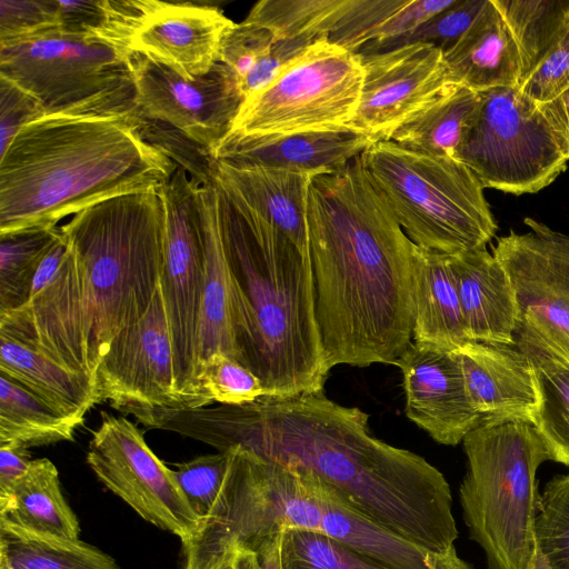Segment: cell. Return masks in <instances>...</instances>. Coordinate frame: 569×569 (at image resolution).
<instances>
[{
    "label": "cell",
    "instance_id": "1",
    "mask_svg": "<svg viewBox=\"0 0 569 569\" xmlns=\"http://www.w3.org/2000/svg\"><path fill=\"white\" fill-rule=\"evenodd\" d=\"M368 420L321 391L167 410L158 428L311 475L387 530L435 553L455 550L458 529L445 476L421 456L375 438Z\"/></svg>",
    "mask_w": 569,
    "mask_h": 569
},
{
    "label": "cell",
    "instance_id": "2",
    "mask_svg": "<svg viewBox=\"0 0 569 569\" xmlns=\"http://www.w3.org/2000/svg\"><path fill=\"white\" fill-rule=\"evenodd\" d=\"M307 237L316 322L329 370L396 365L413 339L416 244L361 156L312 176Z\"/></svg>",
    "mask_w": 569,
    "mask_h": 569
},
{
    "label": "cell",
    "instance_id": "3",
    "mask_svg": "<svg viewBox=\"0 0 569 569\" xmlns=\"http://www.w3.org/2000/svg\"><path fill=\"white\" fill-rule=\"evenodd\" d=\"M178 164L136 113L44 114L0 154V236L52 228L113 197L159 190Z\"/></svg>",
    "mask_w": 569,
    "mask_h": 569
},
{
    "label": "cell",
    "instance_id": "4",
    "mask_svg": "<svg viewBox=\"0 0 569 569\" xmlns=\"http://www.w3.org/2000/svg\"><path fill=\"white\" fill-rule=\"evenodd\" d=\"M217 188L232 283L236 360L260 379L267 397L323 391L330 370L316 322L309 254Z\"/></svg>",
    "mask_w": 569,
    "mask_h": 569
},
{
    "label": "cell",
    "instance_id": "5",
    "mask_svg": "<svg viewBox=\"0 0 569 569\" xmlns=\"http://www.w3.org/2000/svg\"><path fill=\"white\" fill-rule=\"evenodd\" d=\"M60 228L86 276L96 372L111 340L144 316L160 287L164 213L159 190L110 198Z\"/></svg>",
    "mask_w": 569,
    "mask_h": 569
},
{
    "label": "cell",
    "instance_id": "6",
    "mask_svg": "<svg viewBox=\"0 0 569 569\" xmlns=\"http://www.w3.org/2000/svg\"><path fill=\"white\" fill-rule=\"evenodd\" d=\"M467 472L459 488L470 538L488 569H528L540 496L536 473L549 460L532 423H480L462 441Z\"/></svg>",
    "mask_w": 569,
    "mask_h": 569
},
{
    "label": "cell",
    "instance_id": "7",
    "mask_svg": "<svg viewBox=\"0 0 569 569\" xmlns=\"http://www.w3.org/2000/svg\"><path fill=\"white\" fill-rule=\"evenodd\" d=\"M363 167L407 237L442 254L486 248L497 223L473 172L460 161L378 141Z\"/></svg>",
    "mask_w": 569,
    "mask_h": 569
},
{
    "label": "cell",
    "instance_id": "8",
    "mask_svg": "<svg viewBox=\"0 0 569 569\" xmlns=\"http://www.w3.org/2000/svg\"><path fill=\"white\" fill-rule=\"evenodd\" d=\"M229 450L230 467L212 511L196 536L182 543L184 563L229 540L257 552L283 529L320 531L326 485L243 448Z\"/></svg>",
    "mask_w": 569,
    "mask_h": 569
},
{
    "label": "cell",
    "instance_id": "9",
    "mask_svg": "<svg viewBox=\"0 0 569 569\" xmlns=\"http://www.w3.org/2000/svg\"><path fill=\"white\" fill-rule=\"evenodd\" d=\"M480 96L455 159L483 188L519 196L549 186L567 167L569 143L541 104L519 87Z\"/></svg>",
    "mask_w": 569,
    "mask_h": 569
},
{
    "label": "cell",
    "instance_id": "10",
    "mask_svg": "<svg viewBox=\"0 0 569 569\" xmlns=\"http://www.w3.org/2000/svg\"><path fill=\"white\" fill-rule=\"evenodd\" d=\"M129 62L59 31L0 49V76L37 99L46 114L138 112Z\"/></svg>",
    "mask_w": 569,
    "mask_h": 569
},
{
    "label": "cell",
    "instance_id": "11",
    "mask_svg": "<svg viewBox=\"0 0 569 569\" xmlns=\"http://www.w3.org/2000/svg\"><path fill=\"white\" fill-rule=\"evenodd\" d=\"M362 82L358 54L318 41L242 102L226 136L349 129Z\"/></svg>",
    "mask_w": 569,
    "mask_h": 569
},
{
    "label": "cell",
    "instance_id": "12",
    "mask_svg": "<svg viewBox=\"0 0 569 569\" xmlns=\"http://www.w3.org/2000/svg\"><path fill=\"white\" fill-rule=\"evenodd\" d=\"M179 166L159 188L164 213V262L160 280L173 353L176 391L182 409L209 406L199 383V345L204 258L196 190Z\"/></svg>",
    "mask_w": 569,
    "mask_h": 569
},
{
    "label": "cell",
    "instance_id": "13",
    "mask_svg": "<svg viewBox=\"0 0 569 569\" xmlns=\"http://www.w3.org/2000/svg\"><path fill=\"white\" fill-rule=\"evenodd\" d=\"M525 223L530 231H511L492 249L516 293L515 345L569 361V234L530 218Z\"/></svg>",
    "mask_w": 569,
    "mask_h": 569
},
{
    "label": "cell",
    "instance_id": "14",
    "mask_svg": "<svg viewBox=\"0 0 569 569\" xmlns=\"http://www.w3.org/2000/svg\"><path fill=\"white\" fill-rule=\"evenodd\" d=\"M87 463L104 487L151 525L190 541L201 521L172 471L124 417L102 412L88 446Z\"/></svg>",
    "mask_w": 569,
    "mask_h": 569
},
{
    "label": "cell",
    "instance_id": "15",
    "mask_svg": "<svg viewBox=\"0 0 569 569\" xmlns=\"http://www.w3.org/2000/svg\"><path fill=\"white\" fill-rule=\"evenodd\" d=\"M96 378L100 401L140 422L160 410L182 409L160 287L144 316L111 340Z\"/></svg>",
    "mask_w": 569,
    "mask_h": 569
},
{
    "label": "cell",
    "instance_id": "16",
    "mask_svg": "<svg viewBox=\"0 0 569 569\" xmlns=\"http://www.w3.org/2000/svg\"><path fill=\"white\" fill-rule=\"evenodd\" d=\"M129 68L140 116L171 126L212 154L243 102L238 81L222 62L193 80L132 53Z\"/></svg>",
    "mask_w": 569,
    "mask_h": 569
},
{
    "label": "cell",
    "instance_id": "17",
    "mask_svg": "<svg viewBox=\"0 0 569 569\" xmlns=\"http://www.w3.org/2000/svg\"><path fill=\"white\" fill-rule=\"evenodd\" d=\"M91 329L83 267L69 241L53 276L22 307L0 315L1 333L73 372L96 377L90 360Z\"/></svg>",
    "mask_w": 569,
    "mask_h": 569
},
{
    "label": "cell",
    "instance_id": "18",
    "mask_svg": "<svg viewBox=\"0 0 569 569\" xmlns=\"http://www.w3.org/2000/svg\"><path fill=\"white\" fill-rule=\"evenodd\" d=\"M358 56L363 82L349 129L372 142L390 140L449 84L443 53L432 44L412 43Z\"/></svg>",
    "mask_w": 569,
    "mask_h": 569
},
{
    "label": "cell",
    "instance_id": "19",
    "mask_svg": "<svg viewBox=\"0 0 569 569\" xmlns=\"http://www.w3.org/2000/svg\"><path fill=\"white\" fill-rule=\"evenodd\" d=\"M396 366L402 373L407 417L435 441L457 446L479 425L457 351L412 341Z\"/></svg>",
    "mask_w": 569,
    "mask_h": 569
},
{
    "label": "cell",
    "instance_id": "20",
    "mask_svg": "<svg viewBox=\"0 0 569 569\" xmlns=\"http://www.w3.org/2000/svg\"><path fill=\"white\" fill-rule=\"evenodd\" d=\"M233 26L218 7L156 0L130 50L193 80L219 62L222 41Z\"/></svg>",
    "mask_w": 569,
    "mask_h": 569
},
{
    "label": "cell",
    "instance_id": "21",
    "mask_svg": "<svg viewBox=\"0 0 569 569\" xmlns=\"http://www.w3.org/2000/svg\"><path fill=\"white\" fill-rule=\"evenodd\" d=\"M480 423H532L539 406L535 369L516 345L470 341L456 350Z\"/></svg>",
    "mask_w": 569,
    "mask_h": 569
},
{
    "label": "cell",
    "instance_id": "22",
    "mask_svg": "<svg viewBox=\"0 0 569 569\" xmlns=\"http://www.w3.org/2000/svg\"><path fill=\"white\" fill-rule=\"evenodd\" d=\"M371 143L369 138L351 129L226 136L212 157L239 164L318 174L345 166Z\"/></svg>",
    "mask_w": 569,
    "mask_h": 569
},
{
    "label": "cell",
    "instance_id": "23",
    "mask_svg": "<svg viewBox=\"0 0 569 569\" xmlns=\"http://www.w3.org/2000/svg\"><path fill=\"white\" fill-rule=\"evenodd\" d=\"M472 341L515 345L518 307L511 281L486 248L447 254Z\"/></svg>",
    "mask_w": 569,
    "mask_h": 569
},
{
    "label": "cell",
    "instance_id": "24",
    "mask_svg": "<svg viewBox=\"0 0 569 569\" xmlns=\"http://www.w3.org/2000/svg\"><path fill=\"white\" fill-rule=\"evenodd\" d=\"M315 174L217 159L214 181L308 253L307 204Z\"/></svg>",
    "mask_w": 569,
    "mask_h": 569
},
{
    "label": "cell",
    "instance_id": "25",
    "mask_svg": "<svg viewBox=\"0 0 569 569\" xmlns=\"http://www.w3.org/2000/svg\"><path fill=\"white\" fill-rule=\"evenodd\" d=\"M443 53L449 84L477 92L521 83L518 46L492 0L465 34Z\"/></svg>",
    "mask_w": 569,
    "mask_h": 569
},
{
    "label": "cell",
    "instance_id": "26",
    "mask_svg": "<svg viewBox=\"0 0 569 569\" xmlns=\"http://www.w3.org/2000/svg\"><path fill=\"white\" fill-rule=\"evenodd\" d=\"M196 200L206 274L199 345L200 368L204 360L217 352L236 359V346L231 273L221 228L219 191L214 180L197 187Z\"/></svg>",
    "mask_w": 569,
    "mask_h": 569
},
{
    "label": "cell",
    "instance_id": "27",
    "mask_svg": "<svg viewBox=\"0 0 569 569\" xmlns=\"http://www.w3.org/2000/svg\"><path fill=\"white\" fill-rule=\"evenodd\" d=\"M319 532L389 569H472L456 549L435 553L379 526L328 486Z\"/></svg>",
    "mask_w": 569,
    "mask_h": 569
},
{
    "label": "cell",
    "instance_id": "28",
    "mask_svg": "<svg viewBox=\"0 0 569 569\" xmlns=\"http://www.w3.org/2000/svg\"><path fill=\"white\" fill-rule=\"evenodd\" d=\"M412 300V341L453 351L472 341L465 327L447 254L416 244Z\"/></svg>",
    "mask_w": 569,
    "mask_h": 569
},
{
    "label": "cell",
    "instance_id": "29",
    "mask_svg": "<svg viewBox=\"0 0 569 569\" xmlns=\"http://www.w3.org/2000/svg\"><path fill=\"white\" fill-rule=\"evenodd\" d=\"M0 530L79 539L78 518L62 495L58 470L49 459L32 460L27 473L0 498Z\"/></svg>",
    "mask_w": 569,
    "mask_h": 569
},
{
    "label": "cell",
    "instance_id": "30",
    "mask_svg": "<svg viewBox=\"0 0 569 569\" xmlns=\"http://www.w3.org/2000/svg\"><path fill=\"white\" fill-rule=\"evenodd\" d=\"M0 375L21 385L63 415L81 420L88 410L101 402L96 377L73 372L1 332Z\"/></svg>",
    "mask_w": 569,
    "mask_h": 569
},
{
    "label": "cell",
    "instance_id": "31",
    "mask_svg": "<svg viewBox=\"0 0 569 569\" xmlns=\"http://www.w3.org/2000/svg\"><path fill=\"white\" fill-rule=\"evenodd\" d=\"M156 0H57L59 32L110 48L130 61V46Z\"/></svg>",
    "mask_w": 569,
    "mask_h": 569
},
{
    "label": "cell",
    "instance_id": "32",
    "mask_svg": "<svg viewBox=\"0 0 569 569\" xmlns=\"http://www.w3.org/2000/svg\"><path fill=\"white\" fill-rule=\"evenodd\" d=\"M480 99V92L448 84L432 102L397 129L390 140L416 152L455 159Z\"/></svg>",
    "mask_w": 569,
    "mask_h": 569
},
{
    "label": "cell",
    "instance_id": "33",
    "mask_svg": "<svg viewBox=\"0 0 569 569\" xmlns=\"http://www.w3.org/2000/svg\"><path fill=\"white\" fill-rule=\"evenodd\" d=\"M82 422L0 375V442L12 441L30 448L72 441Z\"/></svg>",
    "mask_w": 569,
    "mask_h": 569
},
{
    "label": "cell",
    "instance_id": "34",
    "mask_svg": "<svg viewBox=\"0 0 569 569\" xmlns=\"http://www.w3.org/2000/svg\"><path fill=\"white\" fill-rule=\"evenodd\" d=\"M518 46L521 83L540 66L569 26V0H492Z\"/></svg>",
    "mask_w": 569,
    "mask_h": 569
},
{
    "label": "cell",
    "instance_id": "35",
    "mask_svg": "<svg viewBox=\"0 0 569 569\" xmlns=\"http://www.w3.org/2000/svg\"><path fill=\"white\" fill-rule=\"evenodd\" d=\"M0 569H120L99 548L80 539L0 530Z\"/></svg>",
    "mask_w": 569,
    "mask_h": 569
},
{
    "label": "cell",
    "instance_id": "36",
    "mask_svg": "<svg viewBox=\"0 0 569 569\" xmlns=\"http://www.w3.org/2000/svg\"><path fill=\"white\" fill-rule=\"evenodd\" d=\"M532 362L539 406L532 425L549 460L569 466V361L541 351H522Z\"/></svg>",
    "mask_w": 569,
    "mask_h": 569
},
{
    "label": "cell",
    "instance_id": "37",
    "mask_svg": "<svg viewBox=\"0 0 569 569\" xmlns=\"http://www.w3.org/2000/svg\"><path fill=\"white\" fill-rule=\"evenodd\" d=\"M352 0H261L244 19L267 28L277 40H328Z\"/></svg>",
    "mask_w": 569,
    "mask_h": 569
},
{
    "label": "cell",
    "instance_id": "38",
    "mask_svg": "<svg viewBox=\"0 0 569 569\" xmlns=\"http://www.w3.org/2000/svg\"><path fill=\"white\" fill-rule=\"evenodd\" d=\"M60 233L57 226L0 236V315L28 301L36 271Z\"/></svg>",
    "mask_w": 569,
    "mask_h": 569
},
{
    "label": "cell",
    "instance_id": "39",
    "mask_svg": "<svg viewBox=\"0 0 569 569\" xmlns=\"http://www.w3.org/2000/svg\"><path fill=\"white\" fill-rule=\"evenodd\" d=\"M282 569H389L328 536L287 528L280 536Z\"/></svg>",
    "mask_w": 569,
    "mask_h": 569
},
{
    "label": "cell",
    "instance_id": "40",
    "mask_svg": "<svg viewBox=\"0 0 569 569\" xmlns=\"http://www.w3.org/2000/svg\"><path fill=\"white\" fill-rule=\"evenodd\" d=\"M536 546L550 569H569V473L556 476L540 496Z\"/></svg>",
    "mask_w": 569,
    "mask_h": 569
},
{
    "label": "cell",
    "instance_id": "41",
    "mask_svg": "<svg viewBox=\"0 0 569 569\" xmlns=\"http://www.w3.org/2000/svg\"><path fill=\"white\" fill-rule=\"evenodd\" d=\"M199 383L207 401L240 406L264 396L260 379L248 368L223 352L204 360L199 368Z\"/></svg>",
    "mask_w": 569,
    "mask_h": 569
},
{
    "label": "cell",
    "instance_id": "42",
    "mask_svg": "<svg viewBox=\"0 0 569 569\" xmlns=\"http://www.w3.org/2000/svg\"><path fill=\"white\" fill-rule=\"evenodd\" d=\"M231 461V450L177 463L172 475L190 507L202 522L220 495Z\"/></svg>",
    "mask_w": 569,
    "mask_h": 569
},
{
    "label": "cell",
    "instance_id": "43",
    "mask_svg": "<svg viewBox=\"0 0 569 569\" xmlns=\"http://www.w3.org/2000/svg\"><path fill=\"white\" fill-rule=\"evenodd\" d=\"M408 0H352L328 41L355 54L378 40L386 22Z\"/></svg>",
    "mask_w": 569,
    "mask_h": 569
},
{
    "label": "cell",
    "instance_id": "44",
    "mask_svg": "<svg viewBox=\"0 0 569 569\" xmlns=\"http://www.w3.org/2000/svg\"><path fill=\"white\" fill-rule=\"evenodd\" d=\"M58 31L57 0L0 1V49Z\"/></svg>",
    "mask_w": 569,
    "mask_h": 569
},
{
    "label": "cell",
    "instance_id": "45",
    "mask_svg": "<svg viewBox=\"0 0 569 569\" xmlns=\"http://www.w3.org/2000/svg\"><path fill=\"white\" fill-rule=\"evenodd\" d=\"M139 126L143 137L162 149L199 186L213 182L216 159L208 149L193 142L171 126L140 114Z\"/></svg>",
    "mask_w": 569,
    "mask_h": 569
},
{
    "label": "cell",
    "instance_id": "46",
    "mask_svg": "<svg viewBox=\"0 0 569 569\" xmlns=\"http://www.w3.org/2000/svg\"><path fill=\"white\" fill-rule=\"evenodd\" d=\"M487 0H456L415 32L391 43L385 51L412 43H427L442 52L450 49L470 28Z\"/></svg>",
    "mask_w": 569,
    "mask_h": 569
},
{
    "label": "cell",
    "instance_id": "47",
    "mask_svg": "<svg viewBox=\"0 0 569 569\" xmlns=\"http://www.w3.org/2000/svg\"><path fill=\"white\" fill-rule=\"evenodd\" d=\"M274 41V36L267 28L246 20L234 23L222 41L219 62L232 71L239 87L254 66L271 51Z\"/></svg>",
    "mask_w": 569,
    "mask_h": 569
},
{
    "label": "cell",
    "instance_id": "48",
    "mask_svg": "<svg viewBox=\"0 0 569 569\" xmlns=\"http://www.w3.org/2000/svg\"><path fill=\"white\" fill-rule=\"evenodd\" d=\"M519 88L537 103H546L569 88V26L546 59Z\"/></svg>",
    "mask_w": 569,
    "mask_h": 569
},
{
    "label": "cell",
    "instance_id": "49",
    "mask_svg": "<svg viewBox=\"0 0 569 569\" xmlns=\"http://www.w3.org/2000/svg\"><path fill=\"white\" fill-rule=\"evenodd\" d=\"M456 0H410L383 26L378 40L365 46L357 54L385 51L395 41L408 37L429 19L452 6Z\"/></svg>",
    "mask_w": 569,
    "mask_h": 569
},
{
    "label": "cell",
    "instance_id": "50",
    "mask_svg": "<svg viewBox=\"0 0 569 569\" xmlns=\"http://www.w3.org/2000/svg\"><path fill=\"white\" fill-rule=\"evenodd\" d=\"M44 114L37 99L0 76V154L23 127Z\"/></svg>",
    "mask_w": 569,
    "mask_h": 569
},
{
    "label": "cell",
    "instance_id": "51",
    "mask_svg": "<svg viewBox=\"0 0 569 569\" xmlns=\"http://www.w3.org/2000/svg\"><path fill=\"white\" fill-rule=\"evenodd\" d=\"M183 569H260V563L257 552L229 540L211 555L183 566Z\"/></svg>",
    "mask_w": 569,
    "mask_h": 569
},
{
    "label": "cell",
    "instance_id": "52",
    "mask_svg": "<svg viewBox=\"0 0 569 569\" xmlns=\"http://www.w3.org/2000/svg\"><path fill=\"white\" fill-rule=\"evenodd\" d=\"M31 462L29 448L12 441L0 442V498L12 490Z\"/></svg>",
    "mask_w": 569,
    "mask_h": 569
},
{
    "label": "cell",
    "instance_id": "53",
    "mask_svg": "<svg viewBox=\"0 0 569 569\" xmlns=\"http://www.w3.org/2000/svg\"><path fill=\"white\" fill-rule=\"evenodd\" d=\"M540 104L569 143V88L555 99Z\"/></svg>",
    "mask_w": 569,
    "mask_h": 569
},
{
    "label": "cell",
    "instance_id": "54",
    "mask_svg": "<svg viewBox=\"0 0 569 569\" xmlns=\"http://www.w3.org/2000/svg\"><path fill=\"white\" fill-rule=\"evenodd\" d=\"M281 531L268 539L257 551L260 569H282L280 559Z\"/></svg>",
    "mask_w": 569,
    "mask_h": 569
},
{
    "label": "cell",
    "instance_id": "55",
    "mask_svg": "<svg viewBox=\"0 0 569 569\" xmlns=\"http://www.w3.org/2000/svg\"><path fill=\"white\" fill-rule=\"evenodd\" d=\"M528 569H550L546 560L541 556L540 551L538 550L537 546L535 547V552L532 555Z\"/></svg>",
    "mask_w": 569,
    "mask_h": 569
}]
</instances>
